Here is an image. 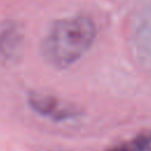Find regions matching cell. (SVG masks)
<instances>
[{
    "label": "cell",
    "mask_w": 151,
    "mask_h": 151,
    "mask_svg": "<svg viewBox=\"0 0 151 151\" xmlns=\"http://www.w3.org/2000/svg\"><path fill=\"white\" fill-rule=\"evenodd\" d=\"M97 35L94 21L85 14L55 20L41 41L44 59L57 68L77 63L92 47Z\"/></svg>",
    "instance_id": "cell-1"
},
{
    "label": "cell",
    "mask_w": 151,
    "mask_h": 151,
    "mask_svg": "<svg viewBox=\"0 0 151 151\" xmlns=\"http://www.w3.org/2000/svg\"><path fill=\"white\" fill-rule=\"evenodd\" d=\"M27 101L34 112L54 122L70 120L80 114L78 107L48 93L31 92Z\"/></svg>",
    "instance_id": "cell-2"
},
{
    "label": "cell",
    "mask_w": 151,
    "mask_h": 151,
    "mask_svg": "<svg viewBox=\"0 0 151 151\" xmlns=\"http://www.w3.org/2000/svg\"><path fill=\"white\" fill-rule=\"evenodd\" d=\"M22 35L15 25L5 27L0 32V53L9 59L15 55L21 46Z\"/></svg>",
    "instance_id": "cell-3"
},
{
    "label": "cell",
    "mask_w": 151,
    "mask_h": 151,
    "mask_svg": "<svg viewBox=\"0 0 151 151\" xmlns=\"http://www.w3.org/2000/svg\"><path fill=\"white\" fill-rule=\"evenodd\" d=\"M106 151H151V132L139 134Z\"/></svg>",
    "instance_id": "cell-4"
}]
</instances>
